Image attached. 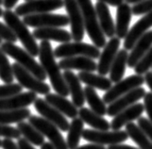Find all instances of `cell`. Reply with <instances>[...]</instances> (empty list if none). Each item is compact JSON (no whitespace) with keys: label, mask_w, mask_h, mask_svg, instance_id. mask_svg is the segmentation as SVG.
<instances>
[{"label":"cell","mask_w":152,"mask_h":149,"mask_svg":"<svg viewBox=\"0 0 152 149\" xmlns=\"http://www.w3.org/2000/svg\"><path fill=\"white\" fill-rule=\"evenodd\" d=\"M38 56L40 58L41 66L43 67L46 76L49 77L54 91L61 96H68L69 91H68L67 85L64 81V76L61 73L59 64L55 61L54 52L52 50V45L49 41H42L39 45Z\"/></svg>","instance_id":"obj_1"},{"label":"cell","mask_w":152,"mask_h":149,"mask_svg":"<svg viewBox=\"0 0 152 149\" xmlns=\"http://www.w3.org/2000/svg\"><path fill=\"white\" fill-rule=\"evenodd\" d=\"M2 17L16 36L17 40H19L24 45L26 51L32 57H37L39 55V45L36 42V39L32 33L29 32L28 26L12 9L4 10Z\"/></svg>","instance_id":"obj_2"},{"label":"cell","mask_w":152,"mask_h":149,"mask_svg":"<svg viewBox=\"0 0 152 149\" xmlns=\"http://www.w3.org/2000/svg\"><path fill=\"white\" fill-rule=\"evenodd\" d=\"M84 22V28L93 44L97 48H102L106 45V38L98 24L96 9L91 0H77Z\"/></svg>","instance_id":"obj_3"},{"label":"cell","mask_w":152,"mask_h":149,"mask_svg":"<svg viewBox=\"0 0 152 149\" xmlns=\"http://www.w3.org/2000/svg\"><path fill=\"white\" fill-rule=\"evenodd\" d=\"M0 48L6 54L7 56L12 57L13 60L21 65L26 70L28 71L30 74H32L35 77L42 81H45L48 76L45 72L44 71L43 67L41 64L36 61L33 57L29 53H28L26 50L22 49L21 47L15 45V44L12 42H2L0 45Z\"/></svg>","instance_id":"obj_4"},{"label":"cell","mask_w":152,"mask_h":149,"mask_svg":"<svg viewBox=\"0 0 152 149\" xmlns=\"http://www.w3.org/2000/svg\"><path fill=\"white\" fill-rule=\"evenodd\" d=\"M53 52L55 58H59L83 56L95 60L100 56L99 48L93 45H89L82 42H65V44L57 46Z\"/></svg>","instance_id":"obj_5"},{"label":"cell","mask_w":152,"mask_h":149,"mask_svg":"<svg viewBox=\"0 0 152 149\" xmlns=\"http://www.w3.org/2000/svg\"><path fill=\"white\" fill-rule=\"evenodd\" d=\"M29 124L35 127L44 137H46L50 141L54 149H68L64 136L60 132V129L45 118L31 115L29 118Z\"/></svg>","instance_id":"obj_6"},{"label":"cell","mask_w":152,"mask_h":149,"mask_svg":"<svg viewBox=\"0 0 152 149\" xmlns=\"http://www.w3.org/2000/svg\"><path fill=\"white\" fill-rule=\"evenodd\" d=\"M12 66V72L14 77L17 79L19 84L23 88L29 90L30 92L35 93L46 95L50 93V86L45 81H42L37 77H35L32 74L26 70L18 63L15 62Z\"/></svg>","instance_id":"obj_7"},{"label":"cell","mask_w":152,"mask_h":149,"mask_svg":"<svg viewBox=\"0 0 152 149\" xmlns=\"http://www.w3.org/2000/svg\"><path fill=\"white\" fill-rule=\"evenodd\" d=\"M145 83V78L141 74H133L127 78L120 80L112 86L103 95V102L105 104H111L122 95L128 93L132 90L141 87Z\"/></svg>","instance_id":"obj_8"},{"label":"cell","mask_w":152,"mask_h":149,"mask_svg":"<svg viewBox=\"0 0 152 149\" xmlns=\"http://www.w3.org/2000/svg\"><path fill=\"white\" fill-rule=\"evenodd\" d=\"M82 138L89 142L96 143L100 145H119L128 140V134L126 131L122 130H113V131H101V130H92L83 129Z\"/></svg>","instance_id":"obj_9"},{"label":"cell","mask_w":152,"mask_h":149,"mask_svg":"<svg viewBox=\"0 0 152 149\" xmlns=\"http://www.w3.org/2000/svg\"><path fill=\"white\" fill-rule=\"evenodd\" d=\"M23 22L31 28H61L66 26L69 24V20L66 15L55 13H39L29 14L23 17Z\"/></svg>","instance_id":"obj_10"},{"label":"cell","mask_w":152,"mask_h":149,"mask_svg":"<svg viewBox=\"0 0 152 149\" xmlns=\"http://www.w3.org/2000/svg\"><path fill=\"white\" fill-rule=\"evenodd\" d=\"M64 7V0H29L19 5L15 9L18 16H26L29 14L46 13Z\"/></svg>","instance_id":"obj_11"},{"label":"cell","mask_w":152,"mask_h":149,"mask_svg":"<svg viewBox=\"0 0 152 149\" xmlns=\"http://www.w3.org/2000/svg\"><path fill=\"white\" fill-rule=\"evenodd\" d=\"M64 7L68 14L71 26V36L75 42H81L84 38V22L77 0H64Z\"/></svg>","instance_id":"obj_12"},{"label":"cell","mask_w":152,"mask_h":149,"mask_svg":"<svg viewBox=\"0 0 152 149\" xmlns=\"http://www.w3.org/2000/svg\"><path fill=\"white\" fill-rule=\"evenodd\" d=\"M34 108L38 112L44 117L45 120H48L50 123L55 125L60 130L67 132L69 129V123L64 115L61 113L59 110L50 106L45 99L37 97L34 101Z\"/></svg>","instance_id":"obj_13"},{"label":"cell","mask_w":152,"mask_h":149,"mask_svg":"<svg viewBox=\"0 0 152 149\" xmlns=\"http://www.w3.org/2000/svg\"><path fill=\"white\" fill-rule=\"evenodd\" d=\"M145 93L146 92L144 88L138 87L129 92L128 93L122 95L109 105V107L107 108V114L111 117H114L120 111L129 108V106L133 105L138 100L144 98Z\"/></svg>","instance_id":"obj_14"},{"label":"cell","mask_w":152,"mask_h":149,"mask_svg":"<svg viewBox=\"0 0 152 149\" xmlns=\"http://www.w3.org/2000/svg\"><path fill=\"white\" fill-rule=\"evenodd\" d=\"M120 46V39L117 37H113L104 46V50L102 53H100L99 56V61L97 63V73L100 76H106L110 72L112 63L116 57V54L118 52Z\"/></svg>","instance_id":"obj_15"},{"label":"cell","mask_w":152,"mask_h":149,"mask_svg":"<svg viewBox=\"0 0 152 149\" xmlns=\"http://www.w3.org/2000/svg\"><path fill=\"white\" fill-rule=\"evenodd\" d=\"M152 26V12L145 14L132 28L129 30L127 36L125 37L124 47L126 50H132L141 37H142L148 28Z\"/></svg>","instance_id":"obj_16"},{"label":"cell","mask_w":152,"mask_h":149,"mask_svg":"<svg viewBox=\"0 0 152 149\" xmlns=\"http://www.w3.org/2000/svg\"><path fill=\"white\" fill-rule=\"evenodd\" d=\"M145 111V107L142 103H136L129 108L123 110L114 116L111 125V129L113 130H120L121 127L126 126L128 123L136 120L141 117Z\"/></svg>","instance_id":"obj_17"},{"label":"cell","mask_w":152,"mask_h":149,"mask_svg":"<svg viewBox=\"0 0 152 149\" xmlns=\"http://www.w3.org/2000/svg\"><path fill=\"white\" fill-rule=\"evenodd\" d=\"M60 69L64 70H80V72H95L96 71L97 64L93 58L77 56L64 58L59 63Z\"/></svg>","instance_id":"obj_18"},{"label":"cell","mask_w":152,"mask_h":149,"mask_svg":"<svg viewBox=\"0 0 152 149\" xmlns=\"http://www.w3.org/2000/svg\"><path fill=\"white\" fill-rule=\"evenodd\" d=\"M64 81L67 85L68 91L72 96V101L77 108H82L85 103L84 92L81 87L80 80L78 79L77 74H75L72 71L66 70L62 74Z\"/></svg>","instance_id":"obj_19"},{"label":"cell","mask_w":152,"mask_h":149,"mask_svg":"<svg viewBox=\"0 0 152 149\" xmlns=\"http://www.w3.org/2000/svg\"><path fill=\"white\" fill-rule=\"evenodd\" d=\"M36 98H37V94L29 91L27 93H20L8 98L0 99V110L27 108L28 106H30L34 103Z\"/></svg>","instance_id":"obj_20"},{"label":"cell","mask_w":152,"mask_h":149,"mask_svg":"<svg viewBox=\"0 0 152 149\" xmlns=\"http://www.w3.org/2000/svg\"><path fill=\"white\" fill-rule=\"evenodd\" d=\"M96 12L98 24L105 37L113 38L115 35V26L107 4L97 1L96 4Z\"/></svg>","instance_id":"obj_21"},{"label":"cell","mask_w":152,"mask_h":149,"mask_svg":"<svg viewBox=\"0 0 152 149\" xmlns=\"http://www.w3.org/2000/svg\"><path fill=\"white\" fill-rule=\"evenodd\" d=\"M152 46V30L146 32L136 42L132 53L128 57L127 64L129 68H134L138 61L143 58V56L148 51Z\"/></svg>","instance_id":"obj_22"},{"label":"cell","mask_w":152,"mask_h":149,"mask_svg":"<svg viewBox=\"0 0 152 149\" xmlns=\"http://www.w3.org/2000/svg\"><path fill=\"white\" fill-rule=\"evenodd\" d=\"M45 100L50 106L55 108L57 110H59L61 113L69 117V118L74 119L78 115L77 108L64 96H61L60 94L49 93L45 95Z\"/></svg>","instance_id":"obj_23"},{"label":"cell","mask_w":152,"mask_h":149,"mask_svg":"<svg viewBox=\"0 0 152 149\" xmlns=\"http://www.w3.org/2000/svg\"><path fill=\"white\" fill-rule=\"evenodd\" d=\"M32 35L35 39L42 41H55L61 44L70 42L71 33L60 28H41L33 30Z\"/></svg>","instance_id":"obj_24"},{"label":"cell","mask_w":152,"mask_h":149,"mask_svg":"<svg viewBox=\"0 0 152 149\" xmlns=\"http://www.w3.org/2000/svg\"><path fill=\"white\" fill-rule=\"evenodd\" d=\"M132 7L128 3H122L117 8L116 23L115 26V35L118 39H123L129 32V26L132 20Z\"/></svg>","instance_id":"obj_25"},{"label":"cell","mask_w":152,"mask_h":149,"mask_svg":"<svg viewBox=\"0 0 152 149\" xmlns=\"http://www.w3.org/2000/svg\"><path fill=\"white\" fill-rule=\"evenodd\" d=\"M78 116L84 123L88 124L96 130L108 131L111 129V125L106 119H104L102 116L96 114L93 110L87 108H80V110H78Z\"/></svg>","instance_id":"obj_26"},{"label":"cell","mask_w":152,"mask_h":149,"mask_svg":"<svg viewBox=\"0 0 152 149\" xmlns=\"http://www.w3.org/2000/svg\"><path fill=\"white\" fill-rule=\"evenodd\" d=\"M128 51L126 49H121L117 52L116 57L112 63L111 69H110V80L113 83H117L122 80L124 77L126 66L128 61Z\"/></svg>","instance_id":"obj_27"},{"label":"cell","mask_w":152,"mask_h":149,"mask_svg":"<svg viewBox=\"0 0 152 149\" xmlns=\"http://www.w3.org/2000/svg\"><path fill=\"white\" fill-rule=\"evenodd\" d=\"M80 82L85 83L87 86L94 89H98L101 91H108L113 86V82L104 76L95 74L92 72H80L77 74Z\"/></svg>","instance_id":"obj_28"},{"label":"cell","mask_w":152,"mask_h":149,"mask_svg":"<svg viewBox=\"0 0 152 149\" xmlns=\"http://www.w3.org/2000/svg\"><path fill=\"white\" fill-rule=\"evenodd\" d=\"M83 127H84V122L80 117L78 118L76 117L72 120L67 130V139L65 141L68 149H76L78 146L80 138L82 137Z\"/></svg>","instance_id":"obj_29"},{"label":"cell","mask_w":152,"mask_h":149,"mask_svg":"<svg viewBox=\"0 0 152 149\" xmlns=\"http://www.w3.org/2000/svg\"><path fill=\"white\" fill-rule=\"evenodd\" d=\"M83 92H84L85 101H87L88 105L90 106L91 110L100 116H104L105 114H107L106 104L99 97V95L97 94L95 89L87 86L83 89Z\"/></svg>","instance_id":"obj_30"},{"label":"cell","mask_w":152,"mask_h":149,"mask_svg":"<svg viewBox=\"0 0 152 149\" xmlns=\"http://www.w3.org/2000/svg\"><path fill=\"white\" fill-rule=\"evenodd\" d=\"M126 132L140 149H152V142L138 126L130 122L126 125Z\"/></svg>","instance_id":"obj_31"},{"label":"cell","mask_w":152,"mask_h":149,"mask_svg":"<svg viewBox=\"0 0 152 149\" xmlns=\"http://www.w3.org/2000/svg\"><path fill=\"white\" fill-rule=\"evenodd\" d=\"M31 116L30 110L28 108H22L18 110H0V124L9 125L23 122Z\"/></svg>","instance_id":"obj_32"},{"label":"cell","mask_w":152,"mask_h":149,"mask_svg":"<svg viewBox=\"0 0 152 149\" xmlns=\"http://www.w3.org/2000/svg\"><path fill=\"white\" fill-rule=\"evenodd\" d=\"M17 129L20 134L24 136V139L34 145L40 146L45 142V137L29 123H26L24 121L19 122L17 123Z\"/></svg>","instance_id":"obj_33"},{"label":"cell","mask_w":152,"mask_h":149,"mask_svg":"<svg viewBox=\"0 0 152 149\" xmlns=\"http://www.w3.org/2000/svg\"><path fill=\"white\" fill-rule=\"evenodd\" d=\"M0 79L6 84L12 83L14 80L12 66L10 65L7 55L1 50V48H0Z\"/></svg>","instance_id":"obj_34"},{"label":"cell","mask_w":152,"mask_h":149,"mask_svg":"<svg viewBox=\"0 0 152 149\" xmlns=\"http://www.w3.org/2000/svg\"><path fill=\"white\" fill-rule=\"evenodd\" d=\"M150 68H152V46L148 49V51L143 56V58L138 61L135 65L134 70L137 74H144L148 72Z\"/></svg>","instance_id":"obj_35"},{"label":"cell","mask_w":152,"mask_h":149,"mask_svg":"<svg viewBox=\"0 0 152 149\" xmlns=\"http://www.w3.org/2000/svg\"><path fill=\"white\" fill-rule=\"evenodd\" d=\"M23 87L19 83H8L5 85H0V99L8 98L12 95L22 93Z\"/></svg>","instance_id":"obj_36"},{"label":"cell","mask_w":152,"mask_h":149,"mask_svg":"<svg viewBox=\"0 0 152 149\" xmlns=\"http://www.w3.org/2000/svg\"><path fill=\"white\" fill-rule=\"evenodd\" d=\"M150 12H152V0H143L132 7V12L134 15H145Z\"/></svg>","instance_id":"obj_37"},{"label":"cell","mask_w":152,"mask_h":149,"mask_svg":"<svg viewBox=\"0 0 152 149\" xmlns=\"http://www.w3.org/2000/svg\"><path fill=\"white\" fill-rule=\"evenodd\" d=\"M21 136L17 127L12 126L0 124V137H5L6 139H19Z\"/></svg>","instance_id":"obj_38"},{"label":"cell","mask_w":152,"mask_h":149,"mask_svg":"<svg viewBox=\"0 0 152 149\" xmlns=\"http://www.w3.org/2000/svg\"><path fill=\"white\" fill-rule=\"evenodd\" d=\"M0 39L5 40L8 42H12V44L17 42L16 36L14 35L10 26L2 22H0Z\"/></svg>","instance_id":"obj_39"},{"label":"cell","mask_w":152,"mask_h":149,"mask_svg":"<svg viewBox=\"0 0 152 149\" xmlns=\"http://www.w3.org/2000/svg\"><path fill=\"white\" fill-rule=\"evenodd\" d=\"M137 120L138 126L152 142V124L150 123V121L148 118H145V117H140Z\"/></svg>","instance_id":"obj_40"},{"label":"cell","mask_w":152,"mask_h":149,"mask_svg":"<svg viewBox=\"0 0 152 149\" xmlns=\"http://www.w3.org/2000/svg\"><path fill=\"white\" fill-rule=\"evenodd\" d=\"M144 107L145 110L148 115V120L152 124V93H145L144 96Z\"/></svg>","instance_id":"obj_41"},{"label":"cell","mask_w":152,"mask_h":149,"mask_svg":"<svg viewBox=\"0 0 152 149\" xmlns=\"http://www.w3.org/2000/svg\"><path fill=\"white\" fill-rule=\"evenodd\" d=\"M1 147L3 149H19L18 145L12 139H5V140H3Z\"/></svg>","instance_id":"obj_42"},{"label":"cell","mask_w":152,"mask_h":149,"mask_svg":"<svg viewBox=\"0 0 152 149\" xmlns=\"http://www.w3.org/2000/svg\"><path fill=\"white\" fill-rule=\"evenodd\" d=\"M17 145L19 149H36L31 145V143L29 142H28L24 138H19L17 142Z\"/></svg>","instance_id":"obj_43"},{"label":"cell","mask_w":152,"mask_h":149,"mask_svg":"<svg viewBox=\"0 0 152 149\" xmlns=\"http://www.w3.org/2000/svg\"><path fill=\"white\" fill-rule=\"evenodd\" d=\"M76 149H106L104 145H96V143H90V145H81L80 147H77Z\"/></svg>","instance_id":"obj_44"},{"label":"cell","mask_w":152,"mask_h":149,"mask_svg":"<svg viewBox=\"0 0 152 149\" xmlns=\"http://www.w3.org/2000/svg\"><path fill=\"white\" fill-rule=\"evenodd\" d=\"M99 2H103L105 4H109L113 7H118L122 3H124V0H98Z\"/></svg>","instance_id":"obj_45"},{"label":"cell","mask_w":152,"mask_h":149,"mask_svg":"<svg viewBox=\"0 0 152 149\" xmlns=\"http://www.w3.org/2000/svg\"><path fill=\"white\" fill-rule=\"evenodd\" d=\"M18 0H3V5L6 9H12L17 4Z\"/></svg>","instance_id":"obj_46"},{"label":"cell","mask_w":152,"mask_h":149,"mask_svg":"<svg viewBox=\"0 0 152 149\" xmlns=\"http://www.w3.org/2000/svg\"><path fill=\"white\" fill-rule=\"evenodd\" d=\"M144 78H145V82L149 87L151 93H152V72H146Z\"/></svg>","instance_id":"obj_47"},{"label":"cell","mask_w":152,"mask_h":149,"mask_svg":"<svg viewBox=\"0 0 152 149\" xmlns=\"http://www.w3.org/2000/svg\"><path fill=\"white\" fill-rule=\"evenodd\" d=\"M107 149H140V148H135L132 145H110Z\"/></svg>","instance_id":"obj_48"},{"label":"cell","mask_w":152,"mask_h":149,"mask_svg":"<svg viewBox=\"0 0 152 149\" xmlns=\"http://www.w3.org/2000/svg\"><path fill=\"white\" fill-rule=\"evenodd\" d=\"M41 149H54V147H53V145H52L50 142H45L43 145H41Z\"/></svg>","instance_id":"obj_49"},{"label":"cell","mask_w":152,"mask_h":149,"mask_svg":"<svg viewBox=\"0 0 152 149\" xmlns=\"http://www.w3.org/2000/svg\"><path fill=\"white\" fill-rule=\"evenodd\" d=\"M125 1L128 4H136V3H139L141 1H143V0H125Z\"/></svg>","instance_id":"obj_50"},{"label":"cell","mask_w":152,"mask_h":149,"mask_svg":"<svg viewBox=\"0 0 152 149\" xmlns=\"http://www.w3.org/2000/svg\"><path fill=\"white\" fill-rule=\"evenodd\" d=\"M3 12H4V10L2 9V8H0V17H1L2 15H3Z\"/></svg>","instance_id":"obj_51"},{"label":"cell","mask_w":152,"mask_h":149,"mask_svg":"<svg viewBox=\"0 0 152 149\" xmlns=\"http://www.w3.org/2000/svg\"><path fill=\"white\" fill-rule=\"evenodd\" d=\"M1 5H3V0H0V6H1Z\"/></svg>","instance_id":"obj_52"},{"label":"cell","mask_w":152,"mask_h":149,"mask_svg":"<svg viewBox=\"0 0 152 149\" xmlns=\"http://www.w3.org/2000/svg\"><path fill=\"white\" fill-rule=\"evenodd\" d=\"M1 145H2V141L0 140V147H1Z\"/></svg>","instance_id":"obj_53"},{"label":"cell","mask_w":152,"mask_h":149,"mask_svg":"<svg viewBox=\"0 0 152 149\" xmlns=\"http://www.w3.org/2000/svg\"><path fill=\"white\" fill-rule=\"evenodd\" d=\"M2 44V40L1 39H0V45H1Z\"/></svg>","instance_id":"obj_54"},{"label":"cell","mask_w":152,"mask_h":149,"mask_svg":"<svg viewBox=\"0 0 152 149\" xmlns=\"http://www.w3.org/2000/svg\"><path fill=\"white\" fill-rule=\"evenodd\" d=\"M26 1H29V0H26Z\"/></svg>","instance_id":"obj_55"}]
</instances>
